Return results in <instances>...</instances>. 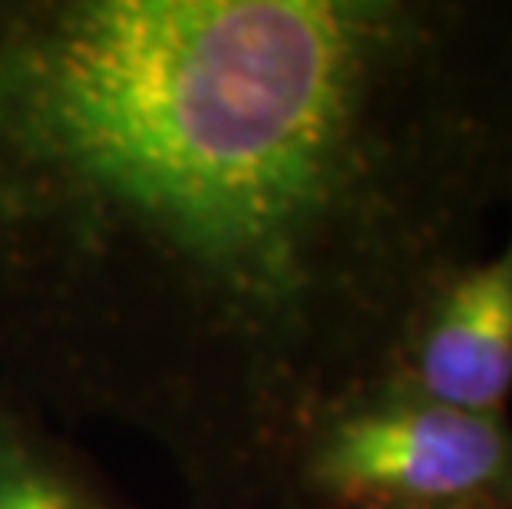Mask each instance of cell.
<instances>
[{
    "label": "cell",
    "instance_id": "277c9868",
    "mask_svg": "<svg viewBox=\"0 0 512 509\" xmlns=\"http://www.w3.org/2000/svg\"><path fill=\"white\" fill-rule=\"evenodd\" d=\"M50 420L0 377V509H139Z\"/></svg>",
    "mask_w": 512,
    "mask_h": 509
},
{
    "label": "cell",
    "instance_id": "8992f818",
    "mask_svg": "<svg viewBox=\"0 0 512 509\" xmlns=\"http://www.w3.org/2000/svg\"><path fill=\"white\" fill-rule=\"evenodd\" d=\"M189 509H195V506H189ZM238 509H294V506L281 503V500H265V503H252V506H238Z\"/></svg>",
    "mask_w": 512,
    "mask_h": 509
},
{
    "label": "cell",
    "instance_id": "6da1fadb",
    "mask_svg": "<svg viewBox=\"0 0 512 509\" xmlns=\"http://www.w3.org/2000/svg\"><path fill=\"white\" fill-rule=\"evenodd\" d=\"M443 53L400 0H0V377L275 500L423 298Z\"/></svg>",
    "mask_w": 512,
    "mask_h": 509
},
{
    "label": "cell",
    "instance_id": "3957f363",
    "mask_svg": "<svg viewBox=\"0 0 512 509\" xmlns=\"http://www.w3.org/2000/svg\"><path fill=\"white\" fill-rule=\"evenodd\" d=\"M384 381L499 417L512 391V235L493 258L417 301Z\"/></svg>",
    "mask_w": 512,
    "mask_h": 509
},
{
    "label": "cell",
    "instance_id": "5b68a950",
    "mask_svg": "<svg viewBox=\"0 0 512 509\" xmlns=\"http://www.w3.org/2000/svg\"><path fill=\"white\" fill-rule=\"evenodd\" d=\"M430 509H496L486 500H470V503H450V506H430Z\"/></svg>",
    "mask_w": 512,
    "mask_h": 509
},
{
    "label": "cell",
    "instance_id": "7a4b0ae2",
    "mask_svg": "<svg viewBox=\"0 0 512 509\" xmlns=\"http://www.w3.org/2000/svg\"><path fill=\"white\" fill-rule=\"evenodd\" d=\"M509 470L512 440L499 417L380 377L304 427L275 500L298 509H430L483 500Z\"/></svg>",
    "mask_w": 512,
    "mask_h": 509
}]
</instances>
